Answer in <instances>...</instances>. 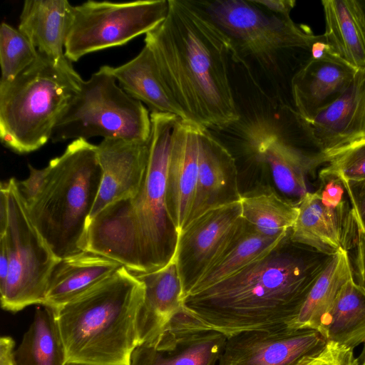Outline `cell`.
Segmentation results:
<instances>
[{
    "label": "cell",
    "mask_w": 365,
    "mask_h": 365,
    "mask_svg": "<svg viewBox=\"0 0 365 365\" xmlns=\"http://www.w3.org/2000/svg\"><path fill=\"white\" fill-rule=\"evenodd\" d=\"M343 182L350 201L356 232L365 235V179Z\"/></svg>",
    "instance_id": "cell-35"
},
{
    "label": "cell",
    "mask_w": 365,
    "mask_h": 365,
    "mask_svg": "<svg viewBox=\"0 0 365 365\" xmlns=\"http://www.w3.org/2000/svg\"><path fill=\"white\" fill-rule=\"evenodd\" d=\"M228 38L230 60L240 65L264 96L294 108L291 83L312 58L322 35L282 18L252 0L197 1Z\"/></svg>",
    "instance_id": "cell-3"
},
{
    "label": "cell",
    "mask_w": 365,
    "mask_h": 365,
    "mask_svg": "<svg viewBox=\"0 0 365 365\" xmlns=\"http://www.w3.org/2000/svg\"><path fill=\"white\" fill-rule=\"evenodd\" d=\"M240 203L243 220L257 232L271 237L287 235L299 212L297 205L274 192L242 195Z\"/></svg>",
    "instance_id": "cell-31"
},
{
    "label": "cell",
    "mask_w": 365,
    "mask_h": 365,
    "mask_svg": "<svg viewBox=\"0 0 365 365\" xmlns=\"http://www.w3.org/2000/svg\"><path fill=\"white\" fill-rule=\"evenodd\" d=\"M295 139L310 150L319 165L365 139V69L359 70L350 87L335 101L309 118L295 110L289 116Z\"/></svg>",
    "instance_id": "cell-11"
},
{
    "label": "cell",
    "mask_w": 365,
    "mask_h": 365,
    "mask_svg": "<svg viewBox=\"0 0 365 365\" xmlns=\"http://www.w3.org/2000/svg\"><path fill=\"white\" fill-rule=\"evenodd\" d=\"M244 222L240 202L209 210L179 232L175 260L183 298L229 247Z\"/></svg>",
    "instance_id": "cell-12"
},
{
    "label": "cell",
    "mask_w": 365,
    "mask_h": 365,
    "mask_svg": "<svg viewBox=\"0 0 365 365\" xmlns=\"http://www.w3.org/2000/svg\"><path fill=\"white\" fill-rule=\"evenodd\" d=\"M325 43L357 70L365 69V17L358 0H324Z\"/></svg>",
    "instance_id": "cell-26"
},
{
    "label": "cell",
    "mask_w": 365,
    "mask_h": 365,
    "mask_svg": "<svg viewBox=\"0 0 365 365\" xmlns=\"http://www.w3.org/2000/svg\"><path fill=\"white\" fill-rule=\"evenodd\" d=\"M199 125L179 118L175 124L166 178V204L178 231L192 206L199 170Z\"/></svg>",
    "instance_id": "cell-17"
},
{
    "label": "cell",
    "mask_w": 365,
    "mask_h": 365,
    "mask_svg": "<svg viewBox=\"0 0 365 365\" xmlns=\"http://www.w3.org/2000/svg\"><path fill=\"white\" fill-rule=\"evenodd\" d=\"M288 234L278 237H268L244 220L229 247L187 295L204 290L267 257L277 249Z\"/></svg>",
    "instance_id": "cell-28"
},
{
    "label": "cell",
    "mask_w": 365,
    "mask_h": 365,
    "mask_svg": "<svg viewBox=\"0 0 365 365\" xmlns=\"http://www.w3.org/2000/svg\"><path fill=\"white\" fill-rule=\"evenodd\" d=\"M353 277L348 251L341 250L333 255L321 272L298 315L289 327L319 331L341 288Z\"/></svg>",
    "instance_id": "cell-29"
},
{
    "label": "cell",
    "mask_w": 365,
    "mask_h": 365,
    "mask_svg": "<svg viewBox=\"0 0 365 365\" xmlns=\"http://www.w3.org/2000/svg\"><path fill=\"white\" fill-rule=\"evenodd\" d=\"M48 165L43 187L27 209L34 226L61 259L85 251L102 170L97 145L84 139L73 140Z\"/></svg>",
    "instance_id": "cell-5"
},
{
    "label": "cell",
    "mask_w": 365,
    "mask_h": 365,
    "mask_svg": "<svg viewBox=\"0 0 365 365\" xmlns=\"http://www.w3.org/2000/svg\"><path fill=\"white\" fill-rule=\"evenodd\" d=\"M320 185L316 191L322 204L330 209L339 210L349 208L345 195H347L342 179L326 167L319 175Z\"/></svg>",
    "instance_id": "cell-34"
},
{
    "label": "cell",
    "mask_w": 365,
    "mask_h": 365,
    "mask_svg": "<svg viewBox=\"0 0 365 365\" xmlns=\"http://www.w3.org/2000/svg\"><path fill=\"white\" fill-rule=\"evenodd\" d=\"M7 196L8 219L4 240L9 274L0 289L3 309L19 312L33 304H43L51 273L58 259L32 222L18 180L2 182Z\"/></svg>",
    "instance_id": "cell-9"
},
{
    "label": "cell",
    "mask_w": 365,
    "mask_h": 365,
    "mask_svg": "<svg viewBox=\"0 0 365 365\" xmlns=\"http://www.w3.org/2000/svg\"><path fill=\"white\" fill-rule=\"evenodd\" d=\"M364 359H363V361H362V364L361 365H365V349H364Z\"/></svg>",
    "instance_id": "cell-44"
},
{
    "label": "cell",
    "mask_w": 365,
    "mask_h": 365,
    "mask_svg": "<svg viewBox=\"0 0 365 365\" xmlns=\"http://www.w3.org/2000/svg\"><path fill=\"white\" fill-rule=\"evenodd\" d=\"M85 251L116 261L133 273L143 272L131 198L109 205L91 220Z\"/></svg>",
    "instance_id": "cell-21"
},
{
    "label": "cell",
    "mask_w": 365,
    "mask_h": 365,
    "mask_svg": "<svg viewBox=\"0 0 365 365\" xmlns=\"http://www.w3.org/2000/svg\"><path fill=\"white\" fill-rule=\"evenodd\" d=\"M108 69L126 93L143 103L150 113H168L190 120L168 92L154 56L146 45L130 61L119 66H108Z\"/></svg>",
    "instance_id": "cell-25"
},
{
    "label": "cell",
    "mask_w": 365,
    "mask_h": 365,
    "mask_svg": "<svg viewBox=\"0 0 365 365\" xmlns=\"http://www.w3.org/2000/svg\"><path fill=\"white\" fill-rule=\"evenodd\" d=\"M326 168L343 180L365 179V139L357 141L334 158Z\"/></svg>",
    "instance_id": "cell-33"
},
{
    "label": "cell",
    "mask_w": 365,
    "mask_h": 365,
    "mask_svg": "<svg viewBox=\"0 0 365 365\" xmlns=\"http://www.w3.org/2000/svg\"><path fill=\"white\" fill-rule=\"evenodd\" d=\"M150 113L140 101L130 96L110 73L101 66L81 87L56 124L51 140L120 138L148 142Z\"/></svg>",
    "instance_id": "cell-7"
},
{
    "label": "cell",
    "mask_w": 365,
    "mask_h": 365,
    "mask_svg": "<svg viewBox=\"0 0 365 365\" xmlns=\"http://www.w3.org/2000/svg\"><path fill=\"white\" fill-rule=\"evenodd\" d=\"M29 176L23 181H18L19 191L28 207L31 206L41 192L47 175L49 173V165L43 169H36L31 165H28Z\"/></svg>",
    "instance_id": "cell-37"
},
{
    "label": "cell",
    "mask_w": 365,
    "mask_h": 365,
    "mask_svg": "<svg viewBox=\"0 0 365 365\" xmlns=\"http://www.w3.org/2000/svg\"><path fill=\"white\" fill-rule=\"evenodd\" d=\"M15 356L17 365H65L64 349L52 309H36Z\"/></svg>",
    "instance_id": "cell-30"
},
{
    "label": "cell",
    "mask_w": 365,
    "mask_h": 365,
    "mask_svg": "<svg viewBox=\"0 0 365 365\" xmlns=\"http://www.w3.org/2000/svg\"><path fill=\"white\" fill-rule=\"evenodd\" d=\"M134 274L145 287V300L138 317L139 342L140 345L150 346L173 319L185 309L182 282L175 257L158 270Z\"/></svg>",
    "instance_id": "cell-22"
},
{
    "label": "cell",
    "mask_w": 365,
    "mask_h": 365,
    "mask_svg": "<svg viewBox=\"0 0 365 365\" xmlns=\"http://www.w3.org/2000/svg\"><path fill=\"white\" fill-rule=\"evenodd\" d=\"M260 8L282 18H291L290 13L295 6L294 0H252Z\"/></svg>",
    "instance_id": "cell-38"
},
{
    "label": "cell",
    "mask_w": 365,
    "mask_h": 365,
    "mask_svg": "<svg viewBox=\"0 0 365 365\" xmlns=\"http://www.w3.org/2000/svg\"><path fill=\"white\" fill-rule=\"evenodd\" d=\"M73 6L66 0H26L21 12L18 29L39 54L58 65L71 63L65 56Z\"/></svg>",
    "instance_id": "cell-23"
},
{
    "label": "cell",
    "mask_w": 365,
    "mask_h": 365,
    "mask_svg": "<svg viewBox=\"0 0 365 365\" xmlns=\"http://www.w3.org/2000/svg\"><path fill=\"white\" fill-rule=\"evenodd\" d=\"M289 234L267 257L185 296L184 307L227 338L245 331L289 326L334 255L294 242Z\"/></svg>",
    "instance_id": "cell-2"
},
{
    "label": "cell",
    "mask_w": 365,
    "mask_h": 365,
    "mask_svg": "<svg viewBox=\"0 0 365 365\" xmlns=\"http://www.w3.org/2000/svg\"><path fill=\"white\" fill-rule=\"evenodd\" d=\"M327 345L316 329L280 326L245 331L227 338L218 365H299Z\"/></svg>",
    "instance_id": "cell-13"
},
{
    "label": "cell",
    "mask_w": 365,
    "mask_h": 365,
    "mask_svg": "<svg viewBox=\"0 0 365 365\" xmlns=\"http://www.w3.org/2000/svg\"><path fill=\"white\" fill-rule=\"evenodd\" d=\"M199 141L197 181L185 225L209 210L240 202L242 197L236 160L230 151L210 130L202 126Z\"/></svg>",
    "instance_id": "cell-16"
},
{
    "label": "cell",
    "mask_w": 365,
    "mask_h": 365,
    "mask_svg": "<svg viewBox=\"0 0 365 365\" xmlns=\"http://www.w3.org/2000/svg\"><path fill=\"white\" fill-rule=\"evenodd\" d=\"M297 207L298 215L289 234L292 242L327 255L347 251L356 235L351 208H328L316 191L308 192Z\"/></svg>",
    "instance_id": "cell-20"
},
{
    "label": "cell",
    "mask_w": 365,
    "mask_h": 365,
    "mask_svg": "<svg viewBox=\"0 0 365 365\" xmlns=\"http://www.w3.org/2000/svg\"><path fill=\"white\" fill-rule=\"evenodd\" d=\"M97 154L102 177L88 222L109 205L138 193L147 170L149 141L103 139Z\"/></svg>",
    "instance_id": "cell-15"
},
{
    "label": "cell",
    "mask_w": 365,
    "mask_h": 365,
    "mask_svg": "<svg viewBox=\"0 0 365 365\" xmlns=\"http://www.w3.org/2000/svg\"><path fill=\"white\" fill-rule=\"evenodd\" d=\"M299 365H357L353 351L327 344L319 354L311 356Z\"/></svg>",
    "instance_id": "cell-36"
},
{
    "label": "cell",
    "mask_w": 365,
    "mask_h": 365,
    "mask_svg": "<svg viewBox=\"0 0 365 365\" xmlns=\"http://www.w3.org/2000/svg\"><path fill=\"white\" fill-rule=\"evenodd\" d=\"M165 19L145 34L172 98L188 119L223 130L240 114L229 68L228 38L197 1L168 0Z\"/></svg>",
    "instance_id": "cell-1"
},
{
    "label": "cell",
    "mask_w": 365,
    "mask_h": 365,
    "mask_svg": "<svg viewBox=\"0 0 365 365\" xmlns=\"http://www.w3.org/2000/svg\"><path fill=\"white\" fill-rule=\"evenodd\" d=\"M355 242L356 282L365 289V235L356 232Z\"/></svg>",
    "instance_id": "cell-39"
},
{
    "label": "cell",
    "mask_w": 365,
    "mask_h": 365,
    "mask_svg": "<svg viewBox=\"0 0 365 365\" xmlns=\"http://www.w3.org/2000/svg\"><path fill=\"white\" fill-rule=\"evenodd\" d=\"M319 331L339 348L353 351L365 343V289L354 277L341 288Z\"/></svg>",
    "instance_id": "cell-27"
},
{
    "label": "cell",
    "mask_w": 365,
    "mask_h": 365,
    "mask_svg": "<svg viewBox=\"0 0 365 365\" xmlns=\"http://www.w3.org/2000/svg\"><path fill=\"white\" fill-rule=\"evenodd\" d=\"M66 365H84V364H67Z\"/></svg>",
    "instance_id": "cell-45"
},
{
    "label": "cell",
    "mask_w": 365,
    "mask_h": 365,
    "mask_svg": "<svg viewBox=\"0 0 365 365\" xmlns=\"http://www.w3.org/2000/svg\"><path fill=\"white\" fill-rule=\"evenodd\" d=\"M82 81L71 63L58 65L39 54L12 81L0 85L2 143L21 154L44 145Z\"/></svg>",
    "instance_id": "cell-6"
},
{
    "label": "cell",
    "mask_w": 365,
    "mask_h": 365,
    "mask_svg": "<svg viewBox=\"0 0 365 365\" xmlns=\"http://www.w3.org/2000/svg\"><path fill=\"white\" fill-rule=\"evenodd\" d=\"M39 53L18 29L3 22L0 28V85L8 83L30 67Z\"/></svg>",
    "instance_id": "cell-32"
},
{
    "label": "cell",
    "mask_w": 365,
    "mask_h": 365,
    "mask_svg": "<svg viewBox=\"0 0 365 365\" xmlns=\"http://www.w3.org/2000/svg\"><path fill=\"white\" fill-rule=\"evenodd\" d=\"M226 341L225 335L206 327L185 308L153 345L135 349L130 365H215Z\"/></svg>",
    "instance_id": "cell-14"
},
{
    "label": "cell",
    "mask_w": 365,
    "mask_h": 365,
    "mask_svg": "<svg viewBox=\"0 0 365 365\" xmlns=\"http://www.w3.org/2000/svg\"><path fill=\"white\" fill-rule=\"evenodd\" d=\"M358 2L365 17V0H358Z\"/></svg>",
    "instance_id": "cell-43"
},
{
    "label": "cell",
    "mask_w": 365,
    "mask_h": 365,
    "mask_svg": "<svg viewBox=\"0 0 365 365\" xmlns=\"http://www.w3.org/2000/svg\"><path fill=\"white\" fill-rule=\"evenodd\" d=\"M14 348L15 341L11 336L0 338V365H17Z\"/></svg>",
    "instance_id": "cell-40"
},
{
    "label": "cell",
    "mask_w": 365,
    "mask_h": 365,
    "mask_svg": "<svg viewBox=\"0 0 365 365\" xmlns=\"http://www.w3.org/2000/svg\"><path fill=\"white\" fill-rule=\"evenodd\" d=\"M359 70L332 53L311 58L294 76L291 93L295 111L309 118L338 99L351 85Z\"/></svg>",
    "instance_id": "cell-18"
},
{
    "label": "cell",
    "mask_w": 365,
    "mask_h": 365,
    "mask_svg": "<svg viewBox=\"0 0 365 365\" xmlns=\"http://www.w3.org/2000/svg\"><path fill=\"white\" fill-rule=\"evenodd\" d=\"M122 266L116 261L88 251L59 259L51 273L42 306L56 309Z\"/></svg>",
    "instance_id": "cell-24"
},
{
    "label": "cell",
    "mask_w": 365,
    "mask_h": 365,
    "mask_svg": "<svg viewBox=\"0 0 365 365\" xmlns=\"http://www.w3.org/2000/svg\"><path fill=\"white\" fill-rule=\"evenodd\" d=\"M145 295V284L122 266L52 309L65 365H130L132 354L140 345L138 317Z\"/></svg>",
    "instance_id": "cell-4"
},
{
    "label": "cell",
    "mask_w": 365,
    "mask_h": 365,
    "mask_svg": "<svg viewBox=\"0 0 365 365\" xmlns=\"http://www.w3.org/2000/svg\"><path fill=\"white\" fill-rule=\"evenodd\" d=\"M252 130L250 144L257 158L268 165L277 188L297 205L309 192L308 174L319 165L292 144L282 128L258 124Z\"/></svg>",
    "instance_id": "cell-19"
},
{
    "label": "cell",
    "mask_w": 365,
    "mask_h": 365,
    "mask_svg": "<svg viewBox=\"0 0 365 365\" xmlns=\"http://www.w3.org/2000/svg\"><path fill=\"white\" fill-rule=\"evenodd\" d=\"M9 274V257L4 240L0 238V289L6 281Z\"/></svg>",
    "instance_id": "cell-41"
},
{
    "label": "cell",
    "mask_w": 365,
    "mask_h": 365,
    "mask_svg": "<svg viewBox=\"0 0 365 365\" xmlns=\"http://www.w3.org/2000/svg\"><path fill=\"white\" fill-rule=\"evenodd\" d=\"M168 8V0L87 1L75 6L65 56L71 62L77 61L88 53L122 46L145 35L163 21Z\"/></svg>",
    "instance_id": "cell-10"
},
{
    "label": "cell",
    "mask_w": 365,
    "mask_h": 365,
    "mask_svg": "<svg viewBox=\"0 0 365 365\" xmlns=\"http://www.w3.org/2000/svg\"><path fill=\"white\" fill-rule=\"evenodd\" d=\"M8 219L7 196L5 189L0 185V236L5 232Z\"/></svg>",
    "instance_id": "cell-42"
},
{
    "label": "cell",
    "mask_w": 365,
    "mask_h": 365,
    "mask_svg": "<svg viewBox=\"0 0 365 365\" xmlns=\"http://www.w3.org/2000/svg\"><path fill=\"white\" fill-rule=\"evenodd\" d=\"M176 115L150 113L151 133L146 173L138 193L131 198L142 273L158 270L175 257L179 232L166 204V178Z\"/></svg>",
    "instance_id": "cell-8"
}]
</instances>
